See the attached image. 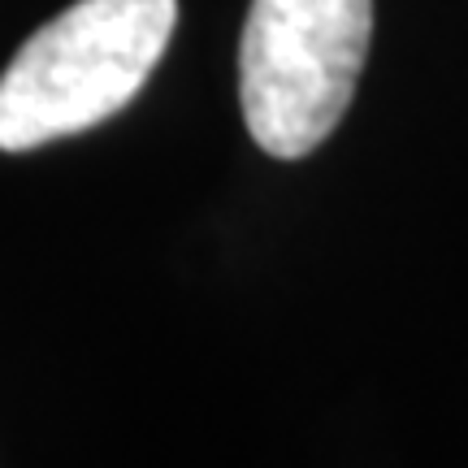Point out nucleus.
I'll use <instances>...</instances> for the list:
<instances>
[{
  "mask_svg": "<svg viewBox=\"0 0 468 468\" xmlns=\"http://www.w3.org/2000/svg\"><path fill=\"white\" fill-rule=\"evenodd\" d=\"M178 22V0H79L0 74V152L69 139L126 109Z\"/></svg>",
  "mask_w": 468,
  "mask_h": 468,
  "instance_id": "obj_1",
  "label": "nucleus"
},
{
  "mask_svg": "<svg viewBox=\"0 0 468 468\" xmlns=\"http://www.w3.org/2000/svg\"><path fill=\"white\" fill-rule=\"evenodd\" d=\"M373 39V0H251L239 101L251 139L300 161L347 113Z\"/></svg>",
  "mask_w": 468,
  "mask_h": 468,
  "instance_id": "obj_2",
  "label": "nucleus"
}]
</instances>
